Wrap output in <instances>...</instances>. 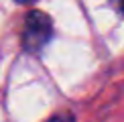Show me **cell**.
Segmentation results:
<instances>
[{"instance_id": "obj_1", "label": "cell", "mask_w": 124, "mask_h": 122, "mask_svg": "<svg viewBox=\"0 0 124 122\" xmlns=\"http://www.w3.org/2000/svg\"><path fill=\"white\" fill-rule=\"evenodd\" d=\"M53 39V23L49 14L41 10H31L24 18L23 29V49L29 53H39Z\"/></svg>"}, {"instance_id": "obj_2", "label": "cell", "mask_w": 124, "mask_h": 122, "mask_svg": "<svg viewBox=\"0 0 124 122\" xmlns=\"http://www.w3.org/2000/svg\"><path fill=\"white\" fill-rule=\"evenodd\" d=\"M47 122H75V116L71 112H63V114H55L53 118H49Z\"/></svg>"}, {"instance_id": "obj_3", "label": "cell", "mask_w": 124, "mask_h": 122, "mask_svg": "<svg viewBox=\"0 0 124 122\" xmlns=\"http://www.w3.org/2000/svg\"><path fill=\"white\" fill-rule=\"evenodd\" d=\"M120 12H122V14H124V2H122V4H120Z\"/></svg>"}]
</instances>
